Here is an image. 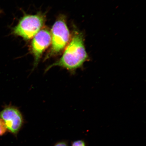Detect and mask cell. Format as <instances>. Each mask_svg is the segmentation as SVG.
I'll return each mask as SVG.
<instances>
[{
    "label": "cell",
    "mask_w": 146,
    "mask_h": 146,
    "mask_svg": "<svg viewBox=\"0 0 146 146\" xmlns=\"http://www.w3.org/2000/svg\"><path fill=\"white\" fill-rule=\"evenodd\" d=\"M88 58L83 36L81 33H76L67 46L61 57L47 67L46 71L53 67L59 66L74 71L81 67Z\"/></svg>",
    "instance_id": "1"
},
{
    "label": "cell",
    "mask_w": 146,
    "mask_h": 146,
    "mask_svg": "<svg viewBox=\"0 0 146 146\" xmlns=\"http://www.w3.org/2000/svg\"><path fill=\"white\" fill-rule=\"evenodd\" d=\"M45 22L44 16L41 14L27 15L20 20L14 27L13 33L25 40L33 38L42 29Z\"/></svg>",
    "instance_id": "2"
},
{
    "label": "cell",
    "mask_w": 146,
    "mask_h": 146,
    "mask_svg": "<svg viewBox=\"0 0 146 146\" xmlns=\"http://www.w3.org/2000/svg\"><path fill=\"white\" fill-rule=\"evenodd\" d=\"M50 33L51 46L47 58L61 53L68 44L70 39V32L63 18H60L56 21Z\"/></svg>",
    "instance_id": "3"
},
{
    "label": "cell",
    "mask_w": 146,
    "mask_h": 146,
    "mask_svg": "<svg viewBox=\"0 0 146 146\" xmlns=\"http://www.w3.org/2000/svg\"><path fill=\"white\" fill-rule=\"evenodd\" d=\"M51 33L46 28L42 29L33 38L31 50L35 58L34 67L37 66L43 52L51 43Z\"/></svg>",
    "instance_id": "4"
},
{
    "label": "cell",
    "mask_w": 146,
    "mask_h": 146,
    "mask_svg": "<svg viewBox=\"0 0 146 146\" xmlns=\"http://www.w3.org/2000/svg\"><path fill=\"white\" fill-rule=\"evenodd\" d=\"M0 118L4 121L7 129L14 134L19 132L23 123L21 112L14 107H5L0 112Z\"/></svg>",
    "instance_id": "5"
},
{
    "label": "cell",
    "mask_w": 146,
    "mask_h": 146,
    "mask_svg": "<svg viewBox=\"0 0 146 146\" xmlns=\"http://www.w3.org/2000/svg\"><path fill=\"white\" fill-rule=\"evenodd\" d=\"M7 130L4 121L0 118V136L4 135L7 132Z\"/></svg>",
    "instance_id": "6"
},
{
    "label": "cell",
    "mask_w": 146,
    "mask_h": 146,
    "mask_svg": "<svg viewBox=\"0 0 146 146\" xmlns=\"http://www.w3.org/2000/svg\"><path fill=\"white\" fill-rule=\"evenodd\" d=\"M71 146H87V145L86 143L84 140H78L73 142Z\"/></svg>",
    "instance_id": "7"
},
{
    "label": "cell",
    "mask_w": 146,
    "mask_h": 146,
    "mask_svg": "<svg viewBox=\"0 0 146 146\" xmlns=\"http://www.w3.org/2000/svg\"><path fill=\"white\" fill-rule=\"evenodd\" d=\"M54 146H68L66 142L64 141L60 142L56 144Z\"/></svg>",
    "instance_id": "8"
},
{
    "label": "cell",
    "mask_w": 146,
    "mask_h": 146,
    "mask_svg": "<svg viewBox=\"0 0 146 146\" xmlns=\"http://www.w3.org/2000/svg\"><path fill=\"white\" fill-rule=\"evenodd\" d=\"M2 13V11L0 10V14H1Z\"/></svg>",
    "instance_id": "9"
}]
</instances>
